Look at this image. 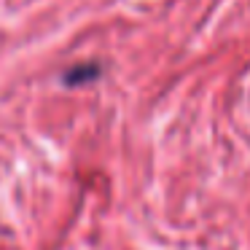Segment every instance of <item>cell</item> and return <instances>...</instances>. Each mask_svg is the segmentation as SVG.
<instances>
[{
    "instance_id": "obj_1",
    "label": "cell",
    "mask_w": 250,
    "mask_h": 250,
    "mask_svg": "<svg viewBox=\"0 0 250 250\" xmlns=\"http://www.w3.org/2000/svg\"><path fill=\"white\" fill-rule=\"evenodd\" d=\"M94 78H100V65L97 62H83V65H73L70 70L62 76V81H65L67 86H81V83H89V81H94Z\"/></svg>"
}]
</instances>
